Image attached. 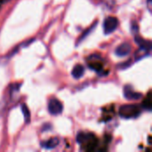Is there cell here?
<instances>
[{
	"label": "cell",
	"instance_id": "cell-1",
	"mask_svg": "<svg viewBox=\"0 0 152 152\" xmlns=\"http://www.w3.org/2000/svg\"><path fill=\"white\" fill-rule=\"evenodd\" d=\"M77 141L86 151H94L98 144L96 136L91 133H79L77 136Z\"/></svg>",
	"mask_w": 152,
	"mask_h": 152
},
{
	"label": "cell",
	"instance_id": "cell-2",
	"mask_svg": "<svg viewBox=\"0 0 152 152\" xmlns=\"http://www.w3.org/2000/svg\"><path fill=\"white\" fill-rule=\"evenodd\" d=\"M142 113V108L138 104H125L119 109V115L123 118H135Z\"/></svg>",
	"mask_w": 152,
	"mask_h": 152
},
{
	"label": "cell",
	"instance_id": "cell-3",
	"mask_svg": "<svg viewBox=\"0 0 152 152\" xmlns=\"http://www.w3.org/2000/svg\"><path fill=\"white\" fill-rule=\"evenodd\" d=\"M119 21L118 18L114 16H110L105 19L104 23H103V30L106 35L113 33L118 27Z\"/></svg>",
	"mask_w": 152,
	"mask_h": 152
},
{
	"label": "cell",
	"instance_id": "cell-4",
	"mask_svg": "<svg viewBox=\"0 0 152 152\" xmlns=\"http://www.w3.org/2000/svg\"><path fill=\"white\" fill-rule=\"evenodd\" d=\"M63 110V105L62 103L56 98H52L48 102V111L50 114L53 116H57L61 114Z\"/></svg>",
	"mask_w": 152,
	"mask_h": 152
},
{
	"label": "cell",
	"instance_id": "cell-5",
	"mask_svg": "<svg viewBox=\"0 0 152 152\" xmlns=\"http://www.w3.org/2000/svg\"><path fill=\"white\" fill-rule=\"evenodd\" d=\"M131 52H132V46L129 43H123L119 45L115 51L116 54L119 57H126L129 55Z\"/></svg>",
	"mask_w": 152,
	"mask_h": 152
},
{
	"label": "cell",
	"instance_id": "cell-6",
	"mask_svg": "<svg viewBox=\"0 0 152 152\" xmlns=\"http://www.w3.org/2000/svg\"><path fill=\"white\" fill-rule=\"evenodd\" d=\"M124 94H125V97L129 101H136L142 98V94L134 92L133 88L128 86H126L124 88Z\"/></svg>",
	"mask_w": 152,
	"mask_h": 152
},
{
	"label": "cell",
	"instance_id": "cell-7",
	"mask_svg": "<svg viewBox=\"0 0 152 152\" xmlns=\"http://www.w3.org/2000/svg\"><path fill=\"white\" fill-rule=\"evenodd\" d=\"M100 60H101V58L98 55L91 56L87 61H89L90 68H92L93 69H94L96 71H99V70L102 69V64L100 62Z\"/></svg>",
	"mask_w": 152,
	"mask_h": 152
},
{
	"label": "cell",
	"instance_id": "cell-8",
	"mask_svg": "<svg viewBox=\"0 0 152 152\" xmlns=\"http://www.w3.org/2000/svg\"><path fill=\"white\" fill-rule=\"evenodd\" d=\"M60 141L58 138L54 137V138H50L46 141H44L41 142V147L45 149V150H53L54 148H56L59 144Z\"/></svg>",
	"mask_w": 152,
	"mask_h": 152
},
{
	"label": "cell",
	"instance_id": "cell-9",
	"mask_svg": "<svg viewBox=\"0 0 152 152\" xmlns=\"http://www.w3.org/2000/svg\"><path fill=\"white\" fill-rule=\"evenodd\" d=\"M135 42H136V44L140 46V48H141L142 50H144V51H146V52H150V51H151V41H149V40H144V39H142V37H135Z\"/></svg>",
	"mask_w": 152,
	"mask_h": 152
},
{
	"label": "cell",
	"instance_id": "cell-10",
	"mask_svg": "<svg viewBox=\"0 0 152 152\" xmlns=\"http://www.w3.org/2000/svg\"><path fill=\"white\" fill-rule=\"evenodd\" d=\"M71 74H72V77H73L74 78L79 79V78H81V77L84 76V74H85V68H84L82 65H79V64H78V65H76V66L73 68Z\"/></svg>",
	"mask_w": 152,
	"mask_h": 152
},
{
	"label": "cell",
	"instance_id": "cell-11",
	"mask_svg": "<svg viewBox=\"0 0 152 152\" xmlns=\"http://www.w3.org/2000/svg\"><path fill=\"white\" fill-rule=\"evenodd\" d=\"M142 108L147 110H151V94H149L147 95V97L145 98V100L143 101Z\"/></svg>",
	"mask_w": 152,
	"mask_h": 152
},
{
	"label": "cell",
	"instance_id": "cell-12",
	"mask_svg": "<svg viewBox=\"0 0 152 152\" xmlns=\"http://www.w3.org/2000/svg\"><path fill=\"white\" fill-rule=\"evenodd\" d=\"M21 111H22V113H23L25 121H26L27 123H28V121H29V119H30V113H29V110H28V107H27L25 104H22V105H21Z\"/></svg>",
	"mask_w": 152,
	"mask_h": 152
},
{
	"label": "cell",
	"instance_id": "cell-13",
	"mask_svg": "<svg viewBox=\"0 0 152 152\" xmlns=\"http://www.w3.org/2000/svg\"><path fill=\"white\" fill-rule=\"evenodd\" d=\"M96 25H97L96 23H94V24H93V25H92L88 29H86V32H85V33H84V34L79 37V41H78V42H82V41H83V40H84V39H85V38H86V37H87V36H88V35H89V34L94 30V28L96 27Z\"/></svg>",
	"mask_w": 152,
	"mask_h": 152
},
{
	"label": "cell",
	"instance_id": "cell-14",
	"mask_svg": "<svg viewBox=\"0 0 152 152\" xmlns=\"http://www.w3.org/2000/svg\"><path fill=\"white\" fill-rule=\"evenodd\" d=\"M132 30H133V32L134 33V32H137L138 31V26L135 24V23H134V24H132Z\"/></svg>",
	"mask_w": 152,
	"mask_h": 152
},
{
	"label": "cell",
	"instance_id": "cell-15",
	"mask_svg": "<svg viewBox=\"0 0 152 152\" xmlns=\"http://www.w3.org/2000/svg\"><path fill=\"white\" fill-rule=\"evenodd\" d=\"M148 1V4H149V6L151 4V0H147Z\"/></svg>",
	"mask_w": 152,
	"mask_h": 152
},
{
	"label": "cell",
	"instance_id": "cell-16",
	"mask_svg": "<svg viewBox=\"0 0 152 152\" xmlns=\"http://www.w3.org/2000/svg\"><path fill=\"white\" fill-rule=\"evenodd\" d=\"M2 2H3V1H2V0H0V6H1V4H2Z\"/></svg>",
	"mask_w": 152,
	"mask_h": 152
}]
</instances>
